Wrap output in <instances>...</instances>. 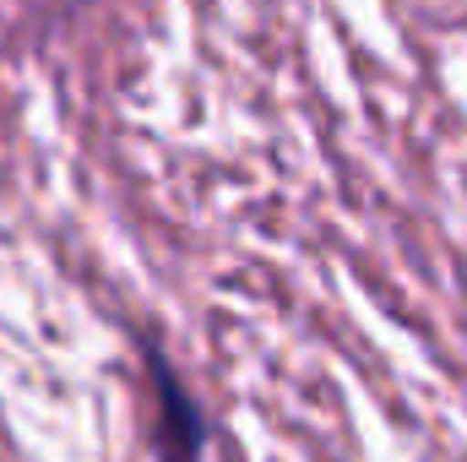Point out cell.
<instances>
[{
	"mask_svg": "<svg viewBox=\"0 0 467 462\" xmlns=\"http://www.w3.org/2000/svg\"><path fill=\"white\" fill-rule=\"evenodd\" d=\"M158 392H163V452H169V462H191L202 430H196V419H191V408H185V397L169 375L158 381Z\"/></svg>",
	"mask_w": 467,
	"mask_h": 462,
	"instance_id": "obj_1",
	"label": "cell"
}]
</instances>
